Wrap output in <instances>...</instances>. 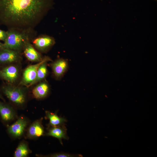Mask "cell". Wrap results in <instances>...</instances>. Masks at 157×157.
I'll return each mask as SVG.
<instances>
[{"label":"cell","instance_id":"obj_1","mask_svg":"<svg viewBox=\"0 0 157 157\" xmlns=\"http://www.w3.org/2000/svg\"><path fill=\"white\" fill-rule=\"evenodd\" d=\"M52 4V0H0V25L34 29Z\"/></svg>","mask_w":157,"mask_h":157},{"label":"cell","instance_id":"obj_2","mask_svg":"<svg viewBox=\"0 0 157 157\" xmlns=\"http://www.w3.org/2000/svg\"><path fill=\"white\" fill-rule=\"evenodd\" d=\"M7 37L3 43L2 48L12 49L21 52L26 44L35 37L34 29H8Z\"/></svg>","mask_w":157,"mask_h":157},{"label":"cell","instance_id":"obj_3","mask_svg":"<svg viewBox=\"0 0 157 157\" xmlns=\"http://www.w3.org/2000/svg\"><path fill=\"white\" fill-rule=\"evenodd\" d=\"M1 90L15 108L22 109L25 108L28 95L24 88L6 83L1 86Z\"/></svg>","mask_w":157,"mask_h":157},{"label":"cell","instance_id":"obj_4","mask_svg":"<svg viewBox=\"0 0 157 157\" xmlns=\"http://www.w3.org/2000/svg\"><path fill=\"white\" fill-rule=\"evenodd\" d=\"M51 61V60L50 57L46 56L43 57L40 61L27 67L24 71L19 85L26 86L27 87L31 86L35 79L37 71L40 66L45 62Z\"/></svg>","mask_w":157,"mask_h":157},{"label":"cell","instance_id":"obj_5","mask_svg":"<svg viewBox=\"0 0 157 157\" xmlns=\"http://www.w3.org/2000/svg\"><path fill=\"white\" fill-rule=\"evenodd\" d=\"M17 63L0 67V78L7 83L14 85L19 78L20 69V66Z\"/></svg>","mask_w":157,"mask_h":157},{"label":"cell","instance_id":"obj_6","mask_svg":"<svg viewBox=\"0 0 157 157\" xmlns=\"http://www.w3.org/2000/svg\"><path fill=\"white\" fill-rule=\"evenodd\" d=\"M29 122L25 116L22 115L18 117L13 124L8 126L7 131L8 134L13 138H20L26 132Z\"/></svg>","mask_w":157,"mask_h":157},{"label":"cell","instance_id":"obj_7","mask_svg":"<svg viewBox=\"0 0 157 157\" xmlns=\"http://www.w3.org/2000/svg\"><path fill=\"white\" fill-rule=\"evenodd\" d=\"M22 58L21 52L7 48L0 49V66L17 63Z\"/></svg>","mask_w":157,"mask_h":157},{"label":"cell","instance_id":"obj_8","mask_svg":"<svg viewBox=\"0 0 157 157\" xmlns=\"http://www.w3.org/2000/svg\"><path fill=\"white\" fill-rule=\"evenodd\" d=\"M32 41L35 49L43 53L48 51L55 43L53 37L46 35H42L35 37Z\"/></svg>","mask_w":157,"mask_h":157},{"label":"cell","instance_id":"obj_9","mask_svg":"<svg viewBox=\"0 0 157 157\" xmlns=\"http://www.w3.org/2000/svg\"><path fill=\"white\" fill-rule=\"evenodd\" d=\"M0 116L1 120L5 123L10 122L18 117L15 108L4 101H0Z\"/></svg>","mask_w":157,"mask_h":157},{"label":"cell","instance_id":"obj_10","mask_svg":"<svg viewBox=\"0 0 157 157\" xmlns=\"http://www.w3.org/2000/svg\"><path fill=\"white\" fill-rule=\"evenodd\" d=\"M43 118L37 119L28 126L26 130V138L30 139H37L44 134V127L42 124Z\"/></svg>","mask_w":157,"mask_h":157},{"label":"cell","instance_id":"obj_11","mask_svg":"<svg viewBox=\"0 0 157 157\" xmlns=\"http://www.w3.org/2000/svg\"><path fill=\"white\" fill-rule=\"evenodd\" d=\"M47 132L45 135L57 138L62 144H63L62 140L63 139L68 140L69 139L65 124L56 126L47 127Z\"/></svg>","mask_w":157,"mask_h":157},{"label":"cell","instance_id":"obj_12","mask_svg":"<svg viewBox=\"0 0 157 157\" xmlns=\"http://www.w3.org/2000/svg\"><path fill=\"white\" fill-rule=\"evenodd\" d=\"M67 60L63 58L58 59L51 64L54 75L57 78H60L64 74L68 68Z\"/></svg>","mask_w":157,"mask_h":157},{"label":"cell","instance_id":"obj_13","mask_svg":"<svg viewBox=\"0 0 157 157\" xmlns=\"http://www.w3.org/2000/svg\"><path fill=\"white\" fill-rule=\"evenodd\" d=\"M23 51L26 58L31 62H38L41 61L43 58L31 43V42H28L26 44Z\"/></svg>","mask_w":157,"mask_h":157},{"label":"cell","instance_id":"obj_14","mask_svg":"<svg viewBox=\"0 0 157 157\" xmlns=\"http://www.w3.org/2000/svg\"><path fill=\"white\" fill-rule=\"evenodd\" d=\"M49 91V86L48 83L42 81L40 82L33 89L32 93L34 98L38 99H41L47 97Z\"/></svg>","mask_w":157,"mask_h":157},{"label":"cell","instance_id":"obj_15","mask_svg":"<svg viewBox=\"0 0 157 157\" xmlns=\"http://www.w3.org/2000/svg\"><path fill=\"white\" fill-rule=\"evenodd\" d=\"M45 117L49 120L47 127L56 126L64 124L67 122L66 119L58 116L56 113H54L49 111H45Z\"/></svg>","mask_w":157,"mask_h":157},{"label":"cell","instance_id":"obj_16","mask_svg":"<svg viewBox=\"0 0 157 157\" xmlns=\"http://www.w3.org/2000/svg\"><path fill=\"white\" fill-rule=\"evenodd\" d=\"M28 143L25 140L21 141L18 144L14 154V157H27L31 153Z\"/></svg>","mask_w":157,"mask_h":157},{"label":"cell","instance_id":"obj_17","mask_svg":"<svg viewBox=\"0 0 157 157\" xmlns=\"http://www.w3.org/2000/svg\"><path fill=\"white\" fill-rule=\"evenodd\" d=\"M47 62H45L40 66L37 71L35 79L32 84L31 86L40 82L45 78L48 73L47 67Z\"/></svg>","mask_w":157,"mask_h":157},{"label":"cell","instance_id":"obj_18","mask_svg":"<svg viewBox=\"0 0 157 157\" xmlns=\"http://www.w3.org/2000/svg\"><path fill=\"white\" fill-rule=\"evenodd\" d=\"M37 156L40 157H71L76 156V155L69 154L64 153H56L48 155H36Z\"/></svg>","mask_w":157,"mask_h":157},{"label":"cell","instance_id":"obj_19","mask_svg":"<svg viewBox=\"0 0 157 157\" xmlns=\"http://www.w3.org/2000/svg\"><path fill=\"white\" fill-rule=\"evenodd\" d=\"M7 36V31H5L0 29V40L3 41V42H4Z\"/></svg>","mask_w":157,"mask_h":157},{"label":"cell","instance_id":"obj_20","mask_svg":"<svg viewBox=\"0 0 157 157\" xmlns=\"http://www.w3.org/2000/svg\"><path fill=\"white\" fill-rule=\"evenodd\" d=\"M0 99H2L3 101L5 102V100L1 94L0 93Z\"/></svg>","mask_w":157,"mask_h":157},{"label":"cell","instance_id":"obj_21","mask_svg":"<svg viewBox=\"0 0 157 157\" xmlns=\"http://www.w3.org/2000/svg\"><path fill=\"white\" fill-rule=\"evenodd\" d=\"M3 43H2L0 42V49L2 48Z\"/></svg>","mask_w":157,"mask_h":157}]
</instances>
